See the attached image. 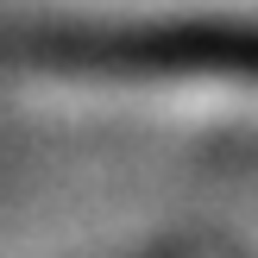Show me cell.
I'll return each instance as SVG.
<instances>
[{"mask_svg": "<svg viewBox=\"0 0 258 258\" xmlns=\"http://www.w3.org/2000/svg\"><path fill=\"white\" fill-rule=\"evenodd\" d=\"M0 57L44 70H107V76H258V25L233 19H164V25H38L0 38Z\"/></svg>", "mask_w": 258, "mask_h": 258, "instance_id": "6da1fadb", "label": "cell"}]
</instances>
